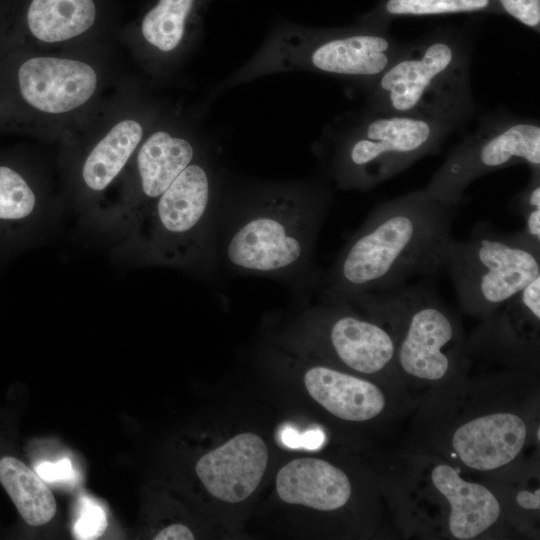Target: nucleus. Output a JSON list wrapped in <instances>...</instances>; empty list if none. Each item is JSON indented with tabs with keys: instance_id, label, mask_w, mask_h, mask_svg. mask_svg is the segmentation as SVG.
Listing matches in <instances>:
<instances>
[{
	"instance_id": "nucleus-1",
	"label": "nucleus",
	"mask_w": 540,
	"mask_h": 540,
	"mask_svg": "<svg viewBox=\"0 0 540 540\" xmlns=\"http://www.w3.org/2000/svg\"><path fill=\"white\" fill-rule=\"evenodd\" d=\"M332 192L322 179H226L216 225L217 261L248 275L316 287L314 250Z\"/></svg>"
},
{
	"instance_id": "nucleus-2",
	"label": "nucleus",
	"mask_w": 540,
	"mask_h": 540,
	"mask_svg": "<svg viewBox=\"0 0 540 540\" xmlns=\"http://www.w3.org/2000/svg\"><path fill=\"white\" fill-rule=\"evenodd\" d=\"M461 207L432 198L424 188L379 203L321 273L320 301H348L435 275Z\"/></svg>"
},
{
	"instance_id": "nucleus-3",
	"label": "nucleus",
	"mask_w": 540,
	"mask_h": 540,
	"mask_svg": "<svg viewBox=\"0 0 540 540\" xmlns=\"http://www.w3.org/2000/svg\"><path fill=\"white\" fill-rule=\"evenodd\" d=\"M457 129L446 121L365 106L330 123L314 151L337 188L367 192L437 153Z\"/></svg>"
},
{
	"instance_id": "nucleus-4",
	"label": "nucleus",
	"mask_w": 540,
	"mask_h": 540,
	"mask_svg": "<svg viewBox=\"0 0 540 540\" xmlns=\"http://www.w3.org/2000/svg\"><path fill=\"white\" fill-rule=\"evenodd\" d=\"M405 45L388 33V26L361 20L340 28L282 22L247 61L212 89V98L260 77L291 71L340 77L362 89L386 70Z\"/></svg>"
},
{
	"instance_id": "nucleus-5",
	"label": "nucleus",
	"mask_w": 540,
	"mask_h": 540,
	"mask_svg": "<svg viewBox=\"0 0 540 540\" xmlns=\"http://www.w3.org/2000/svg\"><path fill=\"white\" fill-rule=\"evenodd\" d=\"M471 47L468 38L454 29L436 30L406 43L386 70L361 89L365 106L460 128L474 112Z\"/></svg>"
},
{
	"instance_id": "nucleus-6",
	"label": "nucleus",
	"mask_w": 540,
	"mask_h": 540,
	"mask_svg": "<svg viewBox=\"0 0 540 540\" xmlns=\"http://www.w3.org/2000/svg\"><path fill=\"white\" fill-rule=\"evenodd\" d=\"M212 146L195 158L142 218L144 245L159 262L213 273L216 225L226 172Z\"/></svg>"
},
{
	"instance_id": "nucleus-7",
	"label": "nucleus",
	"mask_w": 540,
	"mask_h": 540,
	"mask_svg": "<svg viewBox=\"0 0 540 540\" xmlns=\"http://www.w3.org/2000/svg\"><path fill=\"white\" fill-rule=\"evenodd\" d=\"M348 302L381 320L395 341L396 367L427 382L444 379L464 352L457 317L426 283L356 296Z\"/></svg>"
},
{
	"instance_id": "nucleus-8",
	"label": "nucleus",
	"mask_w": 540,
	"mask_h": 540,
	"mask_svg": "<svg viewBox=\"0 0 540 540\" xmlns=\"http://www.w3.org/2000/svg\"><path fill=\"white\" fill-rule=\"evenodd\" d=\"M460 308L484 319L540 277V248L521 233L478 222L464 240L450 236L441 252Z\"/></svg>"
},
{
	"instance_id": "nucleus-9",
	"label": "nucleus",
	"mask_w": 540,
	"mask_h": 540,
	"mask_svg": "<svg viewBox=\"0 0 540 540\" xmlns=\"http://www.w3.org/2000/svg\"><path fill=\"white\" fill-rule=\"evenodd\" d=\"M517 164L540 170L539 122L504 112L487 115L450 150L424 189L438 201L463 206L473 181Z\"/></svg>"
},
{
	"instance_id": "nucleus-10",
	"label": "nucleus",
	"mask_w": 540,
	"mask_h": 540,
	"mask_svg": "<svg viewBox=\"0 0 540 540\" xmlns=\"http://www.w3.org/2000/svg\"><path fill=\"white\" fill-rule=\"evenodd\" d=\"M310 315L321 329L325 347L346 367L362 375L396 367L394 338L375 316H361L348 301H321Z\"/></svg>"
},
{
	"instance_id": "nucleus-11",
	"label": "nucleus",
	"mask_w": 540,
	"mask_h": 540,
	"mask_svg": "<svg viewBox=\"0 0 540 540\" xmlns=\"http://www.w3.org/2000/svg\"><path fill=\"white\" fill-rule=\"evenodd\" d=\"M16 80L22 100L48 114H62L82 106L98 83L89 64L56 57L25 60L17 69Z\"/></svg>"
},
{
	"instance_id": "nucleus-12",
	"label": "nucleus",
	"mask_w": 540,
	"mask_h": 540,
	"mask_svg": "<svg viewBox=\"0 0 540 540\" xmlns=\"http://www.w3.org/2000/svg\"><path fill=\"white\" fill-rule=\"evenodd\" d=\"M268 448L253 432H243L203 455L195 471L215 498L239 503L258 487L268 464Z\"/></svg>"
},
{
	"instance_id": "nucleus-13",
	"label": "nucleus",
	"mask_w": 540,
	"mask_h": 540,
	"mask_svg": "<svg viewBox=\"0 0 540 540\" xmlns=\"http://www.w3.org/2000/svg\"><path fill=\"white\" fill-rule=\"evenodd\" d=\"M528 428L519 415L494 412L457 427L451 447L459 461L475 471L489 472L512 462L522 451Z\"/></svg>"
},
{
	"instance_id": "nucleus-14",
	"label": "nucleus",
	"mask_w": 540,
	"mask_h": 540,
	"mask_svg": "<svg viewBox=\"0 0 540 540\" xmlns=\"http://www.w3.org/2000/svg\"><path fill=\"white\" fill-rule=\"evenodd\" d=\"M472 335L471 346L509 357L536 354L540 322V277L484 318Z\"/></svg>"
},
{
	"instance_id": "nucleus-15",
	"label": "nucleus",
	"mask_w": 540,
	"mask_h": 540,
	"mask_svg": "<svg viewBox=\"0 0 540 540\" xmlns=\"http://www.w3.org/2000/svg\"><path fill=\"white\" fill-rule=\"evenodd\" d=\"M208 147L174 130L153 131L140 145L136 156L139 221L175 178Z\"/></svg>"
},
{
	"instance_id": "nucleus-16",
	"label": "nucleus",
	"mask_w": 540,
	"mask_h": 540,
	"mask_svg": "<svg viewBox=\"0 0 540 540\" xmlns=\"http://www.w3.org/2000/svg\"><path fill=\"white\" fill-rule=\"evenodd\" d=\"M309 395L333 416L351 422L376 418L386 408V396L376 384L325 365L304 374Z\"/></svg>"
},
{
	"instance_id": "nucleus-17",
	"label": "nucleus",
	"mask_w": 540,
	"mask_h": 540,
	"mask_svg": "<svg viewBox=\"0 0 540 540\" xmlns=\"http://www.w3.org/2000/svg\"><path fill=\"white\" fill-rule=\"evenodd\" d=\"M276 491L282 501L319 511H334L350 499L352 485L335 465L312 457L285 464L276 476Z\"/></svg>"
},
{
	"instance_id": "nucleus-18",
	"label": "nucleus",
	"mask_w": 540,
	"mask_h": 540,
	"mask_svg": "<svg viewBox=\"0 0 540 540\" xmlns=\"http://www.w3.org/2000/svg\"><path fill=\"white\" fill-rule=\"evenodd\" d=\"M430 476L435 489L450 506L448 528L455 539H474L497 522L500 504L487 487L466 481L446 463L435 465Z\"/></svg>"
},
{
	"instance_id": "nucleus-19",
	"label": "nucleus",
	"mask_w": 540,
	"mask_h": 540,
	"mask_svg": "<svg viewBox=\"0 0 540 540\" xmlns=\"http://www.w3.org/2000/svg\"><path fill=\"white\" fill-rule=\"evenodd\" d=\"M213 0H158L144 15L140 30L154 54L173 57L198 38Z\"/></svg>"
},
{
	"instance_id": "nucleus-20",
	"label": "nucleus",
	"mask_w": 540,
	"mask_h": 540,
	"mask_svg": "<svg viewBox=\"0 0 540 540\" xmlns=\"http://www.w3.org/2000/svg\"><path fill=\"white\" fill-rule=\"evenodd\" d=\"M140 121L125 119L114 125L95 145L82 167V178L92 191L105 190L119 175L142 142Z\"/></svg>"
},
{
	"instance_id": "nucleus-21",
	"label": "nucleus",
	"mask_w": 540,
	"mask_h": 540,
	"mask_svg": "<svg viewBox=\"0 0 540 540\" xmlns=\"http://www.w3.org/2000/svg\"><path fill=\"white\" fill-rule=\"evenodd\" d=\"M96 18L93 0H32L26 22L39 41L57 43L87 31Z\"/></svg>"
},
{
	"instance_id": "nucleus-22",
	"label": "nucleus",
	"mask_w": 540,
	"mask_h": 540,
	"mask_svg": "<svg viewBox=\"0 0 540 540\" xmlns=\"http://www.w3.org/2000/svg\"><path fill=\"white\" fill-rule=\"evenodd\" d=\"M0 483L29 525H44L55 515L56 501L51 490L36 472L17 458L0 459Z\"/></svg>"
},
{
	"instance_id": "nucleus-23",
	"label": "nucleus",
	"mask_w": 540,
	"mask_h": 540,
	"mask_svg": "<svg viewBox=\"0 0 540 540\" xmlns=\"http://www.w3.org/2000/svg\"><path fill=\"white\" fill-rule=\"evenodd\" d=\"M465 13H501L496 0H380L361 21L388 26L392 19L405 16H437Z\"/></svg>"
},
{
	"instance_id": "nucleus-24",
	"label": "nucleus",
	"mask_w": 540,
	"mask_h": 540,
	"mask_svg": "<svg viewBox=\"0 0 540 540\" xmlns=\"http://www.w3.org/2000/svg\"><path fill=\"white\" fill-rule=\"evenodd\" d=\"M36 204V195L23 176L8 166H0V220L25 219Z\"/></svg>"
},
{
	"instance_id": "nucleus-25",
	"label": "nucleus",
	"mask_w": 540,
	"mask_h": 540,
	"mask_svg": "<svg viewBox=\"0 0 540 540\" xmlns=\"http://www.w3.org/2000/svg\"><path fill=\"white\" fill-rule=\"evenodd\" d=\"M529 181L510 202L511 210L524 220L521 235L540 248V170H530Z\"/></svg>"
},
{
	"instance_id": "nucleus-26",
	"label": "nucleus",
	"mask_w": 540,
	"mask_h": 540,
	"mask_svg": "<svg viewBox=\"0 0 540 540\" xmlns=\"http://www.w3.org/2000/svg\"><path fill=\"white\" fill-rule=\"evenodd\" d=\"M108 525L105 509L93 498L81 496L77 502V514L73 525V534L76 539H97L106 530Z\"/></svg>"
},
{
	"instance_id": "nucleus-27",
	"label": "nucleus",
	"mask_w": 540,
	"mask_h": 540,
	"mask_svg": "<svg viewBox=\"0 0 540 540\" xmlns=\"http://www.w3.org/2000/svg\"><path fill=\"white\" fill-rule=\"evenodd\" d=\"M501 13H505L524 26L539 33L540 0H496Z\"/></svg>"
},
{
	"instance_id": "nucleus-28",
	"label": "nucleus",
	"mask_w": 540,
	"mask_h": 540,
	"mask_svg": "<svg viewBox=\"0 0 540 540\" xmlns=\"http://www.w3.org/2000/svg\"><path fill=\"white\" fill-rule=\"evenodd\" d=\"M36 473L46 482H68L76 479L72 463L68 458L56 462H41L35 466Z\"/></svg>"
},
{
	"instance_id": "nucleus-29",
	"label": "nucleus",
	"mask_w": 540,
	"mask_h": 540,
	"mask_svg": "<svg viewBox=\"0 0 540 540\" xmlns=\"http://www.w3.org/2000/svg\"><path fill=\"white\" fill-rule=\"evenodd\" d=\"M195 537L187 526L183 524H172L160 530L154 540H193Z\"/></svg>"
},
{
	"instance_id": "nucleus-30",
	"label": "nucleus",
	"mask_w": 540,
	"mask_h": 540,
	"mask_svg": "<svg viewBox=\"0 0 540 540\" xmlns=\"http://www.w3.org/2000/svg\"><path fill=\"white\" fill-rule=\"evenodd\" d=\"M518 506L525 510L539 511L540 509V489L534 491L521 490L516 495Z\"/></svg>"
},
{
	"instance_id": "nucleus-31",
	"label": "nucleus",
	"mask_w": 540,
	"mask_h": 540,
	"mask_svg": "<svg viewBox=\"0 0 540 540\" xmlns=\"http://www.w3.org/2000/svg\"><path fill=\"white\" fill-rule=\"evenodd\" d=\"M536 437H537V440L539 441V440H540V429H539V426L537 427Z\"/></svg>"
}]
</instances>
